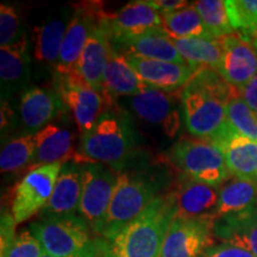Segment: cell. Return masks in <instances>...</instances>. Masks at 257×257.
Listing matches in <instances>:
<instances>
[{"label":"cell","instance_id":"15","mask_svg":"<svg viewBox=\"0 0 257 257\" xmlns=\"http://www.w3.org/2000/svg\"><path fill=\"white\" fill-rule=\"evenodd\" d=\"M110 18L102 19L89 36L74 73L104 95V73L112 48ZM105 98V96H104Z\"/></svg>","mask_w":257,"mask_h":257},{"label":"cell","instance_id":"27","mask_svg":"<svg viewBox=\"0 0 257 257\" xmlns=\"http://www.w3.org/2000/svg\"><path fill=\"white\" fill-rule=\"evenodd\" d=\"M173 38V37H172ZM185 62L192 68L202 67L218 70L223 55L220 40L217 38H173Z\"/></svg>","mask_w":257,"mask_h":257},{"label":"cell","instance_id":"29","mask_svg":"<svg viewBox=\"0 0 257 257\" xmlns=\"http://www.w3.org/2000/svg\"><path fill=\"white\" fill-rule=\"evenodd\" d=\"M165 31L173 38H213L194 4L162 14Z\"/></svg>","mask_w":257,"mask_h":257},{"label":"cell","instance_id":"37","mask_svg":"<svg viewBox=\"0 0 257 257\" xmlns=\"http://www.w3.org/2000/svg\"><path fill=\"white\" fill-rule=\"evenodd\" d=\"M199 257H257L252 252L230 243L214 244Z\"/></svg>","mask_w":257,"mask_h":257},{"label":"cell","instance_id":"2","mask_svg":"<svg viewBox=\"0 0 257 257\" xmlns=\"http://www.w3.org/2000/svg\"><path fill=\"white\" fill-rule=\"evenodd\" d=\"M174 218L175 206L170 192L157 195L136 219L112 238L96 237L99 257H160Z\"/></svg>","mask_w":257,"mask_h":257},{"label":"cell","instance_id":"12","mask_svg":"<svg viewBox=\"0 0 257 257\" xmlns=\"http://www.w3.org/2000/svg\"><path fill=\"white\" fill-rule=\"evenodd\" d=\"M55 88L68 110L72 112L74 120L81 135L88 131L100 118L107 107H112L104 95L91 87L76 75H55Z\"/></svg>","mask_w":257,"mask_h":257},{"label":"cell","instance_id":"19","mask_svg":"<svg viewBox=\"0 0 257 257\" xmlns=\"http://www.w3.org/2000/svg\"><path fill=\"white\" fill-rule=\"evenodd\" d=\"M126 57L128 63L144 83L149 87L167 92H176L184 88L198 70L187 63L148 60L134 55H126Z\"/></svg>","mask_w":257,"mask_h":257},{"label":"cell","instance_id":"36","mask_svg":"<svg viewBox=\"0 0 257 257\" xmlns=\"http://www.w3.org/2000/svg\"><path fill=\"white\" fill-rule=\"evenodd\" d=\"M16 223L14 214L8 208L3 207L2 220H0V257L4 256L6 251L11 248L16 237Z\"/></svg>","mask_w":257,"mask_h":257},{"label":"cell","instance_id":"17","mask_svg":"<svg viewBox=\"0 0 257 257\" xmlns=\"http://www.w3.org/2000/svg\"><path fill=\"white\" fill-rule=\"evenodd\" d=\"M219 192L220 186L205 185L184 178L170 192L174 200L175 217L216 219Z\"/></svg>","mask_w":257,"mask_h":257},{"label":"cell","instance_id":"1","mask_svg":"<svg viewBox=\"0 0 257 257\" xmlns=\"http://www.w3.org/2000/svg\"><path fill=\"white\" fill-rule=\"evenodd\" d=\"M240 92L229 85L217 70L202 67L180 91L185 127L199 140L219 147L236 128L230 124L226 106Z\"/></svg>","mask_w":257,"mask_h":257},{"label":"cell","instance_id":"11","mask_svg":"<svg viewBox=\"0 0 257 257\" xmlns=\"http://www.w3.org/2000/svg\"><path fill=\"white\" fill-rule=\"evenodd\" d=\"M213 218L175 217L169 225L160 257H199L214 245Z\"/></svg>","mask_w":257,"mask_h":257},{"label":"cell","instance_id":"7","mask_svg":"<svg viewBox=\"0 0 257 257\" xmlns=\"http://www.w3.org/2000/svg\"><path fill=\"white\" fill-rule=\"evenodd\" d=\"M82 193L79 216L96 234L101 229L119 173L100 163H82Z\"/></svg>","mask_w":257,"mask_h":257},{"label":"cell","instance_id":"41","mask_svg":"<svg viewBox=\"0 0 257 257\" xmlns=\"http://www.w3.org/2000/svg\"><path fill=\"white\" fill-rule=\"evenodd\" d=\"M242 38H243V37H242ZM244 40L250 42V43H251L252 46H253V48H255V49L257 50V31L253 32L251 36H249L248 38H244Z\"/></svg>","mask_w":257,"mask_h":257},{"label":"cell","instance_id":"20","mask_svg":"<svg viewBox=\"0 0 257 257\" xmlns=\"http://www.w3.org/2000/svg\"><path fill=\"white\" fill-rule=\"evenodd\" d=\"M83 165L72 159L62 165L55 188L47 206L38 216H76L82 193Z\"/></svg>","mask_w":257,"mask_h":257},{"label":"cell","instance_id":"34","mask_svg":"<svg viewBox=\"0 0 257 257\" xmlns=\"http://www.w3.org/2000/svg\"><path fill=\"white\" fill-rule=\"evenodd\" d=\"M24 36L17 10L6 4L0 5V46H12Z\"/></svg>","mask_w":257,"mask_h":257},{"label":"cell","instance_id":"16","mask_svg":"<svg viewBox=\"0 0 257 257\" xmlns=\"http://www.w3.org/2000/svg\"><path fill=\"white\" fill-rule=\"evenodd\" d=\"M64 108V102L57 89L48 87L25 88L19 102V112L25 134L35 135L51 124Z\"/></svg>","mask_w":257,"mask_h":257},{"label":"cell","instance_id":"28","mask_svg":"<svg viewBox=\"0 0 257 257\" xmlns=\"http://www.w3.org/2000/svg\"><path fill=\"white\" fill-rule=\"evenodd\" d=\"M257 201V184L230 176L220 185L216 219L239 213Z\"/></svg>","mask_w":257,"mask_h":257},{"label":"cell","instance_id":"6","mask_svg":"<svg viewBox=\"0 0 257 257\" xmlns=\"http://www.w3.org/2000/svg\"><path fill=\"white\" fill-rule=\"evenodd\" d=\"M169 160L184 178L200 184L220 186L231 174L223 150L199 138H182L172 147Z\"/></svg>","mask_w":257,"mask_h":257},{"label":"cell","instance_id":"32","mask_svg":"<svg viewBox=\"0 0 257 257\" xmlns=\"http://www.w3.org/2000/svg\"><path fill=\"white\" fill-rule=\"evenodd\" d=\"M226 9L231 27L240 37L257 31V0H226Z\"/></svg>","mask_w":257,"mask_h":257},{"label":"cell","instance_id":"14","mask_svg":"<svg viewBox=\"0 0 257 257\" xmlns=\"http://www.w3.org/2000/svg\"><path fill=\"white\" fill-rule=\"evenodd\" d=\"M112 44L120 46L125 42L152 31H165L162 16L148 5L146 0L127 3L110 18Z\"/></svg>","mask_w":257,"mask_h":257},{"label":"cell","instance_id":"8","mask_svg":"<svg viewBox=\"0 0 257 257\" xmlns=\"http://www.w3.org/2000/svg\"><path fill=\"white\" fill-rule=\"evenodd\" d=\"M63 163L56 162L32 169L18 182L11 205L16 223H24L31 217L40 214L47 206Z\"/></svg>","mask_w":257,"mask_h":257},{"label":"cell","instance_id":"30","mask_svg":"<svg viewBox=\"0 0 257 257\" xmlns=\"http://www.w3.org/2000/svg\"><path fill=\"white\" fill-rule=\"evenodd\" d=\"M36 152L35 135L23 134L3 147L0 169L3 174H16L29 170Z\"/></svg>","mask_w":257,"mask_h":257},{"label":"cell","instance_id":"23","mask_svg":"<svg viewBox=\"0 0 257 257\" xmlns=\"http://www.w3.org/2000/svg\"><path fill=\"white\" fill-rule=\"evenodd\" d=\"M36 152L29 172L38 167L56 162H66L74 159V133L69 127L51 123L35 134Z\"/></svg>","mask_w":257,"mask_h":257},{"label":"cell","instance_id":"25","mask_svg":"<svg viewBox=\"0 0 257 257\" xmlns=\"http://www.w3.org/2000/svg\"><path fill=\"white\" fill-rule=\"evenodd\" d=\"M125 55H134L148 60H159L166 62L186 63L175 47L173 38L166 31H152L114 46Z\"/></svg>","mask_w":257,"mask_h":257},{"label":"cell","instance_id":"31","mask_svg":"<svg viewBox=\"0 0 257 257\" xmlns=\"http://www.w3.org/2000/svg\"><path fill=\"white\" fill-rule=\"evenodd\" d=\"M202 21L206 25L208 32L213 38H223L233 35L234 30L231 27L227 15L226 2L224 0H200L193 3Z\"/></svg>","mask_w":257,"mask_h":257},{"label":"cell","instance_id":"40","mask_svg":"<svg viewBox=\"0 0 257 257\" xmlns=\"http://www.w3.org/2000/svg\"><path fill=\"white\" fill-rule=\"evenodd\" d=\"M12 119H14V111H12L11 106H10L8 100H3L2 114H0V127H2L3 133H4L5 130H8Z\"/></svg>","mask_w":257,"mask_h":257},{"label":"cell","instance_id":"18","mask_svg":"<svg viewBox=\"0 0 257 257\" xmlns=\"http://www.w3.org/2000/svg\"><path fill=\"white\" fill-rule=\"evenodd\" d=\"M74 8L62 6L48 16L34 30V57L44 66L56 68L61 48L73 17Z\"/></svg>","mask_w":257,"mask_h":257},{"label":"cell","instance_id":"24","mask_svg":"<svg viewBox=\"0 0 257 257\" xmlns=\"http://www.w3.org/2000/svg\"><path fill=\"white\" fill-rule=\"evenodd\" d=\"M30 74V51L27 35L17 43L0 48L2 94L10 95L23 88Z\"/></svg>","mask_w":257,"mask_h":257},{"label":"cell","instance_id":"21","mask_svg":"<svg viewBox=\"0 0 257 257\" xmlns=\"http://www.w3.org/2000/svg\"><path fill=\"white\" fill-rule=\"evenodd\" d=\"M149 86L141 80L128 63L125 54L112 44L104 73V96L110 106H115L118 96L140 94Z\"/></svg>","mask_w":257,"mask_h":257},{"label":"cell","instance_id":"5","mask_svg":"<svg viewBox=\"0 0 257 257\" xmlns=\"http://www.w3.org/2000/svg\"><path fill=\"white\" fill-rule=\"evenodd\" d=\"M157 187L146 176L121 172L98 238L110 239L136 219L157 197Z\"/></svg>","mask_w":257,"mask_h":257},{"label":"cell","instance_id":"35","mask_svg":"<svg viewBox=\"0 0 257 257\" xmlns=\"http://www.w3.org/2000/svg\"><path fill=\"white\" fill-rule=\"evenodd\" d=\"M44 253L46 252L40 240L28 227L17 234L11 248L2 257H42Z\"/></svg>","mask_w":257,"mask_h":257},{"label":"cell","instance_id":"10","mask_svg":"<svg viewBox=\"0 0 257 257\" xmlns=\"http://www.w3.org/2000/svg\"><path fill=\"white\" fill-rule=\"evenodd\" d=\"M127 102L138 118L159 127L165 136H178L182 119L180 92L147 87L140 94L128 96Z\"/></svg>","mask_w":257,"mask_h":257},{"label":"cell","instance_id":"3","mask_svg":"<svg viewBox=\"0 0 257 257\" xmlns=\"http://www.w3.org/2000/svg\"><path fill=\"white\" fill-rule=\"evenodd\" d=\"M137 138L128 115L117 105L107 107L80 138L76 161L100 163L120 174L136 154Z\"/></svg>","mask_w":257,"mask_h":257},{"label":"cell","instance_id":"38","mask_svg":"<svg viewBox=\"0 0 257 257\" xmlns=\"http://www.w3.org/2000/svg\"><path fill=\"white\" fill-rule=\"evenodd\" d=\"M146 2L148 5L159 11L161 15L176 11V10L184 9L189 5V3L185 0H146Z\"/></svg>","mask_w":257,"mask_h":257},{"label":"cell","instance_id":"26","mask_svg":"<svg viewBox=\"0 0 257 257\" xmlns=\"http://www.w3.org/2000/svg\"><path fill=\"white\" fill-rule=\"evenodd\" d=\"M220 149L231 176L257 184V143L236 130Z\"/></svg>","mask_w":257,"mask_h":257},{"label":"cell","instance_id":"13","mask_svg":"<svg viewBox=\"0 0 257 257\" xmlns=\"http://www.w3.org/2000/svg\"><path fill=\"white\" fill-rule=\"evenodd\" d=\"M219 40L223 55L217 72L240 92L257 73V50L236 32Z\"/></svg>","mask_w":257,"mask_h":257},{"label":"cell","instance_id":"42","mask_svg":"<svg viewBox=\"0 0 257 257\" xmlns=\"http://www.w3.org/2000/svg\"><path fill=\"white\" fill-rule=\"evenodd\" d=\"M42 257H54V256H50V255H47V253H44V255Z\"/></svg>","mask_w":257,"mask_h":257},{"label":"cell","instance_id":"33","mask_svg":"<svg viewBox=\"0 0 257 257\" xmlns=\"http://www.w3.org/2000/svg\"><path fill=\"white\" fill-rule=\"evenodd\" d=\"M226 114L230 124L240 135L257 143V118L244 102L242 96H236L226 106Z\"/></svg>","mask_w":257,"mask_h":257},{"label":"cell","instance_id":"9","mask_svg":"<svg viewBox=\"0 0 257 257\" xmlns=\"http://www.w3.org/2000/svg\"><path fill=\"white\" fill-rule=\"evenodd\" d=\"M74 14L64 36L56 64L55 75L63 76L74 73L86 43L102 19L108 17L100 3H80L73 5Z\"/></svg>","mask_w":257,"mask_h":257},{"label":"cell","instance_id":"43","mask_svg":"<svg viewBox=\"0 0 257 257\" xmlns=\"http://www.w3.org/2000/svg\"><path fill=\"white\" fill-rule=\"evenodd\" d=\"M256 118H257V114H256Z\"/></svg>","mask_w":257,"mask_h":257},{"label":"cell","instance_id":"4","mask_svg":"<svg viewBox=\"0 0 257 257\" xmlns=\"http://www.w3.org/2000/svg\"><path fill=\"white\" fill-rule=\"evenodd\" d=\"M47 255L54 257H99L96 237L79 214L38 216L29 225Z\"/></svg>","mask_w":257,"mask_h":257},{"label":"cell","instance_id":"22","mask_svg":"<svg viewBox=\"0 0 257 257\" xmlns=\"http://www.w3.org/2000/svg\"><path fill=\"white\" fill-rule=\"evenodd\" d=\"M213 231L221 243L240 246L257 256V201L239 213L218 218Z\"/></svg>","mask_w":257,"mask_h":257},{"label":"cell","instance_id":"39","mask_svg":"<svg viewBox=\"0 0 257 257\" xmlns=\"http://www.w3.org/2000/svg\"><path fill=\"white\" fill-rule=\"evenodd\" d=\"M240 96L253 113L257 114V73L240 91Z\"/></svg>","mask_w":257,"mask_h":257}]
</instances>
